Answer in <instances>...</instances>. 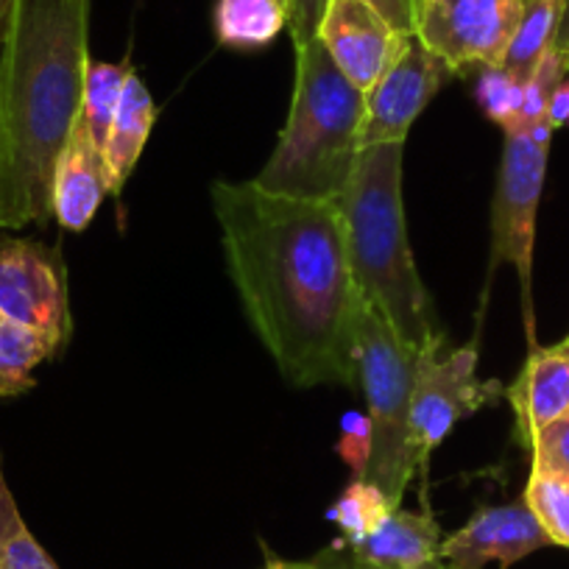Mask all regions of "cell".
Segmentation results:
<instances>
[{"label":"cell","mask_w":569,"mask_h":569,"mask_svg":"<svg viewBox=\"0 0 569 569\" xmlns=\"http://www.w3.org/2000/svg\"><path fill=\"white\" fill-rule=\"evenodd\" d=\"M227 271L279 375L297 388L358 386L360 293L338 201L251 182L212 184Z\"/></svg>","instance_id":"6da1fadb"},{"label":"cell","mask_w":569,"mask_h":569,"mask_svg":"<svg viewBox=\"0 0 569 569\" xmlns=\"http://www.w3.org/2000/svg\"><path fill=\"white\" fill-rule=\"evenodd\" d=\"M90 0H9L0 42V229L46 227L53 171L81 118Z\"/></svg>","instance_id":"7a4b0ae2"},{"label":"cell","mask_w":569,"mask_h":569,"mask_svg":"<svg viewBox=\"0 0 569 569\" xmlns=\"http://www.w3.org/2000/svg\"><path fill=\"white\" fill-rule=\"evenodd\" d=\"M405 142L360 149L347 188L338 196L347 257L366 305L386 319L416 355L447 343L408 243L402 201Z\"/></svg>","instance_id":"3957f363"},{"label":"cell","mask_w":569,"mask_h":569,"mask_svg":"<svg viewBox=\"0 0 569 569\" xmlns=\"http://www.w3.org/2000/svg\"><path fill=\"white\" fill-rule=\"evenodd\" d=\"M293 48L291 112L254 182L271 193L338 201L360 157L366 92L341 73L319 40Z\"/></svg>","instance_id":"277c9868"},{"label":"cell","mask_w":569,"mask_h":569,"mask_svg":"<svg viewBox=\"0 0 569 569\" xmlns=\"http://www.w3.org/2000/svg\"><path fill=\"white\" fill-rule=\"evenodd\" d=\"M355 360L371 421V461L366 480L380 486L399 508L410 480L419 472V456L410 433L416 352L399 341L371 305L360 302Z\"/></svg>","instance_id":"5b68a950"},{"label":"cell","mask_w":569,"mask_h":569,"mask_svg":"<svg viewBox=\"0 0 569 569\" xmlns=\"http://www.w3.org/2000/svg\"><path fill=\"white\" fill-rule=\"evenodd\" d=\"M552 131L556 129L547 120H539L530 129L506 131L500 173H497L495 199H491L489 282L500 262H511L517 268L525 336H528L530 349L539 347L533 313V246Z\"/></svg>","instance_id":"8992f818"},{"label":"cell","mask_w":569,"mask_h":569,"mask_svg":"<svg viewBox=\"0 0 569 569\" xmlns=\"http://www.w3.org/2000/svg\"><path fill=\"white\" fill-rule=\"evenodd\" d=\"M478 341L480 332H475L472 341L450 349L447 355H441L445 343L416 355L410 433L421 475H427L430 456L452 433L458 421L506 397V388L497 380H478Z\"/></svg>","instance_id":"52a82bcc"},{"label":"cell","mask_w":569,"mask_h":569,"mask_svg":"<svg viewBox=\"0 0 569 569\" xmlns=\"http://www.w3.org/2000/svg\"><path fill=\"white\" fill-rule=\"evenodd\" d=\"M0 313L37 332L53 358L73 336L68 266L57 246L0 234Z\"/></svg>","instance_id":"ba28073f"},{"label":"cell","mask_w":569,"mask_h":569,"mask_svg":"<svg viewBox=\"0 0 569 569\" xmlns=\"http://www.w3.org/2000/svg\"><path fill=\"white\" fill-rule=\"evenodd\" d=\"M522 0H421L416 37L456 76L502 68Z\"/></svg>","instance_id":"9c48e42d"},{"label":"cell","mask_w":569,"mask_h":569,"mask_svg":"<svg viewBox=\"0 0 569 569\" xmlns=\"http://www.w3.org/2000/svg\"><path fill=\"white\" fill-rule=\"evenodd\" d=\"M452 79L456 73L450 64L436 57L419 37L410 34L391 68L366 92L360 149L380 142H405L413 120Z\"/></svg>","instance_id":"30bf717a"},{"label":"cell","mask_w":569,"mask_h":569,"mask_svg":"<svg viewBox=\"0 0 569 569\" xmlns=\"http://www.w3.org/2000/svg\"><path fill=\"white\" fill-rule=\"evenodd\" d=\"M316 40L358 90L369 92L408 37L399 34L369 0H330Z\"/></svg>","instance_id":"8fae6325"},{"label":"cell","mask_w":569,"mask_h":569,"mask_svg":"<svg viewBox=\"0 0 569 569\" xmlns=\"http://www.w3.org/2000/svg\"><path fill=\"white\" fill-rule=\"evenodd\" d=\"M550 545L525 497H519L506 506L478 508L463 528L441 541V558L447 569H483L489 561L508 569Z\"/></svg>","instance_id":"7c38bea8"},{"label":"cell","mask_w":569,"mask_h":569,"mask_svg":"<svg viewBox=\"0 0 569 569\" xmlns=\"http://www.w3.org/2000/svg\"><path fill=\"white\" fill-rule=\"evenodd\" d=\"M506 399L513 408V436L530 450L541 427L569 410V336L552 347L530 349Z\"/></svg>","instance_id":"4fadbf2b"},{"label":"cell","mask_w":569,"mask_h":569,"mask_svg":"<svg viewBox=\"0 0 569 569\" xmlns=\"http://www.w3.org/2000/svg\"><path fill=\"white\" fill-rule=\"evenodd\" d=\"M107 196H114L107 160L79 118L53 171L51 216L68 232H84Z\"/></svg>","instance_id":"5bb4252c"},{"label":"cell","mask_w":569,"mask_h":569,"mask_svg":"<svg viewBox=\"0 0 569 569\" xmlns=\"http://www.w3.org/2000/svg\"><path fill=\"white\" fill-rule=\"evenodd\" d=\"M441 536L436 513L425 502V511L393 508L377 530L358 545H343L366 563L380 569H447L441 558Z\"/></svg>","instance_id":"9a60e30c"},{"label":"cell","mask_w":569,"mask_h":569,"mask_svg":"<svg viewBox=\"0 0 569 569\" xmlns=\"http://www.w3.org/2000/svg\"><path fill=\"white\" fill-rule=\"evenodd\" d=\"M154 123V98H151L149 87L142 84L140 76H137L134 70H129L123 92H120V103L118 112H114L112 129H109L107 149H103V160H107L109 177H112L114 196L123 190L126 179L134 171L137 160L142 157V149H146V142H149Z\"/></svg>","instance_id":"2e32d148"},{"label":"cell","mask_w":569,"mask_h":569,"mask_svg":"<svg viewBox=\"0 0 569 569\" xmlns=\"http://www.w3.org/2000/svg\"><path fill=\"white\" fill-rule=\"evenodd\" d=\"M216 40L234 51L266 48L288 29L284 0H216L212 12Z\"/></svg>","instance_id":"e0dca14e"},{"label":"cell","mask_w":569,"mask_h":569,"mask_svg":"<svg viewBox=\"0 0 569 569\" xmlns=\"http://www.w3.org/2000/svg\"><path fill=\"white\" fill-rule=\"evenodd\" d=\"M569 0H522V18L502 68L528 79L541 57L561 40Z\"/></svg>","instance_id":"ac0fdd59"},{"label":"cell","mask_w":569,"mask_h":569,"mask_svg":"<svg viewBox=\"0 0 569 569\" xmlns=\"http://www.w3.org/2000/svg\"><path fill=\"white\" fill-rule=\"evenodd\" d=\"M53 360L51 347L37 332L0 313V397H20L37 386L34 369Z\"/></svg>","instance_id":"d6986e66"},{"label":"cell","mask_w":569,"mask_h":569,"mask_svg":"<svg viewBox=\"0 0 569 569\" xmlns=\"http://www.w3.org/2000/svg\"><path fill=\"white\" fill-rule=\"evenodd\" d=\"M393 502L388 500L386 491L366 478H352L347 489L341 491L332 508L327 511V519L341 530V545H358L363 541L377 525L393 511Z\"/></svg>","instance_id":"ffe728a7"},{"label":"cell","mask_w":569,"mask_h":569,"mask_svg":"<svg viewBox=\"0 0 569 569\" xmlns=\"http://www.w3.org/2000/svg\"><path fill=\"white\" fill-rule=\"evenodd\" d=\"M131 64H112V62H96L90 59L84 79V101H81V118H84L87 131H90L96 149H107L109 129H112L114 112H118L120 92H123L126 76H129Z\"/></svg>","instance_id":"44dd1931"},{"label":"cell","mask_w":569,"mask_h":569,"mask_svg":"<svg viewBox=\"0 0 569 569\" xmlns=\"http://www.w3.org/2000/svg\"><path fill=\"white\" fill-rule=\"evenodd\" d=\"M0 569H59L20 517L0 456Z\"/></svg>","instance_id":"7402d4cb"},{"label":"cell","mask_w":569,"mask_h":569,"mask_svg":"<svg viewBox=\"0 0 569 569\" xmlns=\"http://www.w3.org/2000/svg\"><path fill=\"white\" fill-rule=\"evenodd\" d=\"M522 497L547 539L558 547H569V475L530 467Z\"/></svg>","instance_id":"603a6c76"},{"label":"cell","mask_w":569,"mask_h":569,"mask_svg":"<svg viewBox=\"0 0 569 569\" xmlns=\"http://www.w3.org/2000/svg\"><path fill=\"white\" fill-rule=\"evenodd\" d=\"M475 101L491 123L517 131L525 103V79L508 68H483L475 84Z\"/></svg>","instance_id":"cb8c5ba5"},{"label":"cell","mask_w":569,"mask_h":569,"mask_svg":"<svg viewBox=\"0 0 569 569\" xmlns=\"http://www.w3.org/2000/svg\"><path fill=\"white\" fill-rule=\"evenodd\" d=\"M563 76H567V64H563L561 48L556 46L536 62V68L530 70V76L525 79V103L522 118H519V129H530V126H536L539 120H547V103H550L552 90H556V84Z\"/></svg>","instance_id":"d4e9b609"},{"label":"cell","mask_w":569,"mask_h":569,"mask_svg":"<svg viewBox=\"0 0 569 569\" xmlns=\"http://www.w3.org/2000/svg\"><path fill=\"white\" fill-rule=\"evenodd\" d=\"M530 467L569 475V410L545 425L530 445Z\"/></svg>","instance_id":"484cf974"},{"label":"cell","mask_w":569,"mask_h":569,"mask_svg":"<svg viewBox=\"0 0 569 569\" xmlns=\"http://www.w3.org/2000/svg\"><path fill=\"white\" fill-rule=\"evenodd\" d=\"M338 456L343 458L355 478H366V469L371 461V421L369 413L349 410L341 421V441H338Z\"/></svg>","instance_id":"4316f807"},{"label":"cell","mask_w":569,"mask_h":569,"mask_svg":"<svg viewBox=\"0 0 569 569\" xmlns=\"http://www.w3.org/2000/svg\"><path fill=\"white\" fill-rule=\"evenodd\" d=\"M266 569H380V567L360 561L349 547H343L341 541H332L330 547L319 550L316 556L305 558V561H284V558H277L268 552Z\"/></svg>","instance_id":"83f0119b"},{"label":"cell","mask_w":569,"mask_h":569,"mask_svg":"<svg viewBox=\"0 0 569 569\" xmlns=\"http://www.w3.org/2000/svg\"><path fill=\"white\" fill-rule=\"evenodd\" d=\"M327 3L330 0H288V31H291L293 46L316 40Z\"/></svg>","instance_id":"f1b7e54d"},{"label":"cell","mask_w":569,"mask_h":569,"mask_svg":"<svg viewBox=\"0 0 569 569\" xmlns=\"http://www.w3.org/2000/svg\"><path fill=\"white\" fill-rule=\"evenodd\" d=\"M369 3L375 9H380L382 18H386L399 34H416V20H419L421 0H369Z\"/></svg>","instance_id":"f546056e"},{"label":"cell","mask_w":569,"mask_h":569,"mask_svg":"<svg viewBox=\"0 0 569 569\" xmlns=\"http://www.w3.org/2000/svg\"><path fill=\"white\" fill-rule=\"evenodd\" d=\"M547 123L552 129H569V79L563 76L552 90L550 103H547Z\"/></svg>","instance_id":"4dcf8cb0"},{"label":"cell","mask_w":569,"mask_h":569,"mask_svg":"<svg viewBox=\"0 0 569 569\" xmlns=\"http://www.w3.org/2000/svg\"><path fill=\"white\" fill-rule=\"evenodd\" d=\"M7 20H9V0H0V42L7 34Z\"/></svg>","instance_id":"1f68e13d"},{"label":"cell","mask_w":569,"mask_h":569,"mask_svg":"<svg viewBox=\"0 0 569 569\" xmlns=\"http://www.w3.org/2000/svg\"><path fill=\"white\" fill-rule=\"evenodd\" d=\"M558 48H561V53H563V64H567V73H569V34L563 37V40H558Z\"/></svg>","instance_id":"d6a6232c"},{"label":"cell","mask_w":569,"mask_h":569,"mask_svg":"<svg viewBox=\"0 0 569 569\" xmlns=\"http://www.w3.org/2000/svg\"><path fill=\"white\" fill-rule=\"evenodd\" d=\"M284 3H288V0H284Z\"/></svg>","instance_id":"836d02e7"}]
</instances>
